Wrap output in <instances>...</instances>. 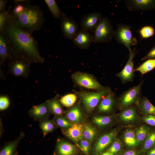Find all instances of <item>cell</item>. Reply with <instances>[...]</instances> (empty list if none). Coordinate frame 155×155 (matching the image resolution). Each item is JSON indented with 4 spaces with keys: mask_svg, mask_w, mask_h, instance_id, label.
Instances as JSON below:
<instances>
[{
    "mask_svg": "<svg viewBox=\"0 0 155 155\" xmlns=\"http://www.w3.org/2000/svg\"><path fill=\"white\" fill-rule=\"evenodd\" d=\"M59 98L57 94L54 97L46 101L50 113L54 115H63L65 112Z\"/></svg>",
    "mask_w": 155,
    "mask_h": 155,
    "instance_id": "cell-22",
    "label": "cell"
},
{
    "mask_svg": "<svg viewBox=\"0 0 155 155\" xmlns=\"http://www.w3.org/2000/svg\"><path fill=\"white\" fill-rule=\"evenodd\" d=\"M155 59V45L148 53L142 59V60Z\"/></svg>",
    "mask_w": 155,
    "mask_h": 155,
    "instance_id": "cell-41",
    "label": "cell"
},
{
    "mask_svg": "<svg viewBox=\"0 0 155 155\" xmlns=\"http://www.w3.org/2000/svg\"><path fill=\"white\" fill-rule=\"evenodd\" d=\"M151 131L150 127L146 125H143L138 128L135 133L137 145L144 141Z\"/></svg>",
    "mask_w": 155,
    "mask_h": 155,
    "instance_id": "cell-27",
    "label": "cell"
},
{
    "mask_svg": "<svg viewBox=\"0 0 155 155\" xmlns=\"http://www.w3.org/2000/svg\"><path fill=\"white\" fill-rule=\"evenodd\" d=\"M142 82L123 93L119 99L118 105L121 108H126L136 102L141 94Z\"/></svg>",
    "mask_w": 155,
    "mask_h": 155,
    "instance_id": "cell-8",
    "label": "cell"
},
{
    "mask_svg": "<svg viewBox=\"0 0 155 155\" xmlns=\"http://www.w3.org/2000/svg\"><path fill=\"white\" fill-rule=\"evenodd\" d=\"M100 155H114L113 154L109 152L108 151H106V152L101 154Z\"/></svg>",
    "mask_w": 155,
    "mask_h": 155,
    "instance_id": "cell-45",
    "label": "cell"
},
{
    "mask_svg": "<svg viewBox=\"0 0 155 155\" xmlns=\"http://www.w3.org/2000/svg\"><path fill=\"white\" fill-rule=\"evenodd\" d=\"M96 133V129L91 124H87L84 126L83 132V137L84 139L89 142H91L93 140Z\"/></svg>",
    "mask_w": 155,
    "mask_h": 155,
    "instance_id": "cell-29",
    "label": "cell"
},
{
    "mask_svg": "<svg viewBox=\"0 0 155 155\" xmlns=\"http://www.w3.org/2000/svg\"><path fill=\"white\" fill-rule=\"evenodd\" d=\"M122 148L121 143L119 140H116L112 143L106 151L110 152L114 155L119 152Z\"/></svg>",
    "mask_w": 155,
    "mask_h": 155,
    "instance_id": "cell-38",
    "label": "cell"
},
{
    "mask_svg": "<svg viewBox=\"0 0 155 155\" xmlns=\"http://www.w3.org/2000/svg\"><path fill=\"white\" fill-rule=\"evenodd\" d=\"M143 119L148 124L155 126V115H149L145 116L143 117Z\"/></svg>",
    "mask_w": 155,
    "mask_h": 155,
    "instance_id": "cell-40",
    "label": "cell"
},
{
    "mask_svg": "<svg viewBox=\"0 0 155 155\" xmlns=\"http://www.w3.org/2000/svg\"><path fill=\"white\" fill-rule=\"evenodd\" d=\"M115 93L112 91L102 98L97 105V111L100 113H107L113 109L115 104Z\"/></svg>",
    "mask_w": 155,
    "mask_h": 155,
    "instance_id": "cell-18",
    "label": "cell"
},
{
    "mask_svg": "<svg viewBox=\"0 0 155 155\" xmlns=\"http://www.w3.org/2000/svg\"><path fill=\"white\" fill-rule=\"evenodd\" d=\"M71 78L75 85L80 87L96 91L102 90L106 88L92 74L78 71L72 73Z\"/></svg>",
    "mask_w": 155,
    "mask_h": 155,
    "instance_id": "cell-4",
    "label": "cell"
},
{
    "mask_svg": "<svg viewBox=\"0 0 155 155\" xmlns=\"http://www.w3.org/2000/svg\"><path fill=\"white\" fill-rule=\"evenodd\" d=\"M28 114L30 117L38 121L49 119L51 114L46 101L41 104L33 106L29 110Z\"/></svg>",
    "mask_w": 155,
    "mask_h": 155,
    "instance_id": "cell-16",
    "label": "cell"
},
{
    "mask_svg": "<svg viewBox=\"0 0 155 155\" xmlns=\"http://www.w3.org/2000/svg\"><path fill=\"white\" fill-rule=\"evenodd\" d=\"M31 63L21 58L12 57L9 60L7 73L16 77H28Z\"/></svg>",
    "mask_w": 155,
    "mask_h": 155,
    "instance_id": "cell-6",
    "label": "cell"
},
{
    "mask_svg": "<svg viewBox=\"0 0 155 155\" xmlns=\"http://www.w3.org/2000/svg\"><path fill=\"white\" fill-rule=\"evenodd\" d=\"M94 35L89 32L81 30L78 32L73 41L76 47L82 49H88L93 42Z\"/></svg>",
    "mask_w": 155,
    "mask_h": 155,
    "instance_id": "cell-15",
    "label": "cell"
},
{
    "mask_svg": "<svg viewBox=\"0 0 155 155\" xmlns=\"http://www.w3.org/2000/svg\"><path fill=\"white\" fill-rule=\"evenodd\" d=\"M136 116V109L133 107L127 108L123 111L120 114L122 121L126 123L133 121Z\"/></svg>",
    "mask_w": 155,
    "mask_h": 155,
    "instance_id": "cell-25",
    "label": "cell"
},
{
    "mask_svg": "<svg viewBox=\"0 0 155 155\" xmlns=\"http://www.w3.org/2000/svg\"><path fill=\"white\" fill-rule=\"evenodd\" d=\"M129 1V8L132 10L145 11L155 8V0H132Z\"/></svg>",
    "mask_w": 155,
    "mask_h": 155,
    "instance_id": "cell-21",
    "label": "cell"
},
{
    "mask_svg": "<svg viewBox=\"0 0 155 155\" xmlns=\"http://www.w3.org/2000/svg\"><path fill=\"white\" fill-rule=\"evenodd\" d=\"M80 149L85 155H90L91 150V146L90 142L82 139L77 143Z\"/></svg>",
    "mask_w": 155,
    "mask_h": 155,
    "instance_id": "cell-36",
    "label": "cell"
},
{
    "mask_svg": "<svg viewBox=\"0 0 155 155\" xmlns=\"http://www.w3.org/2000/svg\"><path fill=\"white\" fill-rule=\"evenodd\" d=\"M115 32L108 18L102 17L94 32L93 42H108L114 36Z\"/></svg>",
    "mask_w": 155,
    "mask_h": 155,
    "instance_id": "cell-5",
    "label": "cell"
},
{
    "mask_svg": "<svg viewBox=\"0 0 155 155\" xmlns=\"http://www.w3.org/2000/svg\"><path fill=\"white\" fill-rule=\"evenodd\" d=\"M46 4L48 6L53 17L60 19L62 13L55 0H45Z\"/></svg>",
    "mask_w": 155,
    "mask_h": 155,
    "instance_id": "cell-32",
    "label": "cell"
},
{
    "mask_svg": "<svg viewBox=\"0 0 155 155\" xmlns=\"http://www.w3.org/2000/svg\"><path fill=\"white\" fill-rule=\"evenodd\" d=\"M77 147L65 140L58 138L56 142L53 155H78Z\"/></svg>",
    "mask_w": 155,
    "mask_h": 155,
    "instance_id": "cell-12",
    "label": "cell"
},
{
    "mask_svg": "<svg viewBox=\"0 0 155 155\" xmlns=\"http://www.w3.org/2000/svg\"><path fill=\"white\" fill-rule=\"evenodd\" d=\"M114 36L116 40L127 47L129 52L132 51L131 45L137 42L132 35L131 27L127 25L121 24L118 26L115 32Z\"/></svg>",
    "mask_w": 155,
    "mask_h": 155,
    "instance_id": "cell-7",
    "label": "cell"
},
{
    "mask_svg": "<svg viewBox=\"0 0 155 155\" xmlns=\"http://www.w3.org/2000/svg\"><path fill=\"white\" fill-rule=\"evenodd\" d=\"M11 6L5 11L0 12V32L4 31L5 26L11 18L10 10Z\"/></svg>",
    "mask_w": 155,
    "mask_h": 155,
    "instance_id": "cell-35",
    "label": "cell"
},
{
    "mask_svg": "<svg viewBox=\"0 0 155 155\" xmlns=\"http://www.w3.org/2000/svg\"><path fill=\"white\" fill-rule=\"evenodd\" d=\"M155 146V129L151 130L144 141L141 152L145 153L148 150Z\"/></svg>",
    "mask_w": 155,
    "mask_h": 155,
    "instance_id": "cell-26",
    "label": "cell"
},
{
    "mask_svg": "<svg viewBox=\"0 0 155 155\" xmlns=\"http://www.w3.org/2000/svg\"><path fill=\"white\" fill-rule=\"evenodd\" d=\"M146 155H155V146L145 152Z\"/></svg>",
    "mask_w": 155,
    "mask_h": 155,
    "instance_id": "cell-44",
    "label": "cell"
},
{
    "mask_svg": "<svg viewBox=\"0 0 155 155\" xmlns=\"http://www.w3.org/2000/svg\"><path fill=\"white\" fill-rule=\"evenodd\" d=\"M140 32L142 37L147 38L150 37L154 35V30L151 26H146L142 28Z\"/></svg>",
    "mask_w": 155,
    "mask_h": 155,
    "instance_id": "cell-37",
    "label": "cell"
},
{
    "mask_svg": "<svg viewBox=\"0 0 155 155\" xmlns=\"http://www.w3.org/2000/svg\"><path fill=\"white\" fill-rule=\"evenodd\" d=\"M12 57V51L7 36L3 31L0 32V72H2V66L4 62Z\"/></svg>",
    "mask_w": 155,
    "mask_h": 155,
    "instance_id": "cell-13",
    "label": "cell"
},
{
    "mask_svg": "<svg viewBox=\"0 0 155 155\" xmlns=\"http://www.w3.org/2000/svg\"><path fill=\"white\" fill-rule=\"evenodd\" d=\"M9 100L7 97L5 96H1L0 97V110L6 109L9 105Z\"/></svg>",
    "mask_w": 155,
    "mask_h": 155,
    "instance_id": "cell-39",
    "label": "cell"
},
{
    "mask_svg": "<svg viewBox=\"0 0 155 155\" xmlns=\"http://www.w3.org/2000/svg\"><path fill=\"white\" fill-rule=\"evenodd\" d=\"M84 126L80 123H73L68 128L62 130L63 134L66 137L77 144L83 139Z\"/></svg>",
    "mask_w": 155,
    "mask_h": 155,
    "instance_id": "cell-17",
    "label": "cell"
},
{
    "mask_svg": "<svg viewBox=\"0 0 155 155\" xmlns=\"http://www.w3.org/2000/svg\"><path fill=\"white\" fill-rule=\"evenodd\" d=\"M12 51V57L26 59L31 63H42L44 58L40 55L38 42L27 30L17 25L11 19L4 29Z\"/></svg>",
    "mask_w": 155,
    "mask_h": 155,
    "instance_id": "cell-1",
    "label": "cell"
},
{
    "mask_svg": "<svg viewBox=\"0 0 155 155\" xmlns=\"http://www.w3.org/2000/svg\"><path fill=\"white\" fill-rule=\"evenodd\" d=\"M139 106L141 112L145 116L155 115V106L147 98L144 97L140 100Z\"/></svg>",
    "mask_w": 155,
    "mask_h": 155,
    "instance_id": "cell-23",
    "label": "cell"
},
{
    "mask_svg": "<svg viewBox=\"0 0 155 155\" xmlns=\"http://www.w3.org/2000/svg\"><path fill=\"white\" fill-rule=\"evenodd\" d=\"M155 68V59H148L134 70L143 75Z\"/></svg>",
    "mask_w": 155,
    "mask_h": 155,
    "instance_id": "cell-30",
    "label": "cell"
},
{
    "mask_svg": "<svg viewBox=\"0 0 155 155\" xmlns=\"http://www.w3.org/2000/svg\"><path fill=\"white\" fill-rule=\"evenodd\" d=\"M124 140L125 144L129 147H133L137 145L135 133L132 131L128 130L125 132Z\"/></svg>",
    "mask_w": 155,
    "mask_h": 155,
    "instance_id": "cell-31",
    "label": "cell"
},
{
    "mask_svg": "<svg viewBox=\"0 0 155 155\" xmlns=\"http://www.w3.org/2000/svg\"><path fill=\"white\" fill-rule=\"evenodd\" d=\"M65 117L73 123H80L83 117V110L79 104L71 107L64 114Z\"/></svg>",
    "mask_w": 155,
    "mask_h": 155,
    "instance_id": "cell-20",
    "label": "cell"
},
{
    "mask_svg": "<svg viewBox=\"0 0 155 155\" xmlns=\"http://www.w3.org/2000/svg\"><path fill=\"white\" fill-rule=\"evenodd\" d=\"M59 19L61 29L64 37L73 41L78 32V24L74 20L67 17L63 12Z\"/></svg>",
    "mask_w": 155,
    "mask_h": 155,
    "instance_id": "cell-9",
    "label": "cell"
},
{
    "mask_svg": "<svg viewBox=\"0 0 155 155\" xmlns=\"http://www.w3.org/2000/svg\"><path fill=\"white\" fill-rule=\"evenodd\" d=\"M112 91L108 87L103 90L96 92L84 90H73L82 104L84 109L88 113H92L97 106L101 99Z\"/></svg>",
    "mask_w": 155,
    "mask_h": 155,
    "instance_id": "cell-3",
    "label": "cell"
},
{
    "mask_svg": "<svg viewBox=\"0 0 155 155\" xmlns=\"http://www.w3.org/2000/svg\"><path fill=\"white\" fill-rule=\"evenodd\" d=\"M102 18V14L100 12H94L85 14L80 22L82 29L94 32Z\"/></svg>",
    "mask_w": 155,
    "mask_h": 155,
    "instance_id": "cell-11",
    "label": "cell"
},
{
    "mask_svg": "<svg viewBox=\"0 0 155 155\" xmlns=\"http://www.w3.org/2000/svg\"><path fill=\"white\" fill-rule=\"evenodd\" d=\"M7 2L8 0H0V12H4L6 11L5 7Z\"/></svg>",
    "mask_w": 155,
    "mask_h": 155,
    "instance_id": "cell-42",
    "label": "cell"
},
{
    "mask_svg": "<svg viewBox=\"0 0 155 155\" xmlns=\"http://www.w3.org/2000/svg\"><path fill=\"white\" fill-rule=\"evenodd\" d=\"M16 5L10 11L11 18L18 26L32 34L42 26L44 20V12L36 5H32L29 0H14Z\"/></svg>",
    "mask_w": 155,
    "mask_h": 155,
    "instance_id": "cell-2",
    "label": "cell"
},
{
    "mask_svg": "<svg viewBox=\"0 0 155 155\" xmlns=\"http://www.w3.org/2000/svg\"><path fill=\"white\" fill-rule=\"evenodd\" d=\"M123 155H137V153L135 150H130L125 151Z\"/></svg>",
    "mask_w": 155,
    "mask_h": 155,
    "instance_id": "cell-43",
    "label": "cell"
},
{
    "mask_svg": "<svg viewBox=\"0 0 155 155\" xmlns=\"http://www.w3.org/2000/svg\"><path fill=\"white\" fill-rule=\"evenodd\" d=\"M129 57L126 65L123 69L116 75L123 83L133 81L134 77V65L133 62L135 52L132 51L129 52Z\"/></svg>",
    "mask_w": 155,
    "mask_h": 155,
    "instance_id": "cell-14",
    "label": "cell"
},
{
    "mask_svg": "<svg viewBox=\"0 0 155 155\" xmlns=\"http://www.w3.org/2000/svg\"><path fill=\"white\" fill-rule=\"evenodd\" d=\"M52 120L57 127H60L62 130L68 128L73 124L63 115H55Z\"/></svg>",
    "mask_w": 155,
    "mask_h": 155,
    "instance_id": "cell-28",
    "label": "cell"
},
{
    "mask_svg": "<svg viewBox=\"0 0 155 155\" xmlns=\"http://www.w3.org/2000/svg\"><path fill=\"white\" fill-rule=\"evenodd\" d=\"M110 116H96L92 118V121L96 125L99 126H103L109 124L111 121Z\"/></svg>",
    "mask_w": 155,
    "mask_h": 155,
    "instance_id": "cell-34",
    "label": "cell"
},
{
    "mask_svg": "<svg viewBox=\"0 0 155 155\" xmlns=\"http://www.w3.org/2000/svg\"><path fill=\"white\" fill-rule=\"evenodd\" d=\"M24 136V133L21 132L15 140L4 144L1 148L0 155H18L17 147Z\"/></svg>",
    "mask_w": 155,
    "mask_h": 155,
    "instance_id": "cell-19",
    "label": "cell"
},
{
    "mask_svg": "<svg viewBox=\"0 0 155 155\" xmlns=\"http://www.w3.org/2000/svg\"><path fill=\"white\" fill-rule=\"evenodd\" d=\"M117 134L115 130L100 136L94 144L92 149V155H100L112 143Z\"/></svg>",
    "mask_w": 155,
    "mask_h": 155,
    "instance_id": "cell-10",
    "label": "cell"
},
{
    "mask_svg": "<svg viewBox=\"0 0 155 155\" xmlns=\"http://www.w3.org/2000/svg\"><path fill=\"white\" fill-rule=\"evenodd\" d=\"M78 97L74 93H69L62 96L60 99L62 104L64 106L69 107L72 106L76 102Z\"/></svg>",
    "mask_w": 155,
    "mask_h": 155,
    "instance_id": "cell-33",
    "label": "cell"
},
{
    "mask_svg": "<svg viewBox=\"0 0 155 155\" xmlns=\"http://www.w3.org/2000/svg\"><path fill=\"white\" fill-rule=\"evenodd\" d=\"M40 128L41 130L44 137L48 134L54 131L57 126L53 120L48 119L39 121Z\"/></svg>",
    "mask_w": 155,
    "mask_h": 155,
    "instance_id": "cell-24",
    "label": "cell"
}]
</instances>
